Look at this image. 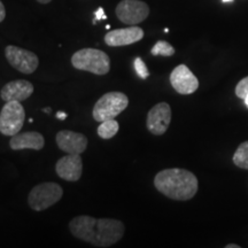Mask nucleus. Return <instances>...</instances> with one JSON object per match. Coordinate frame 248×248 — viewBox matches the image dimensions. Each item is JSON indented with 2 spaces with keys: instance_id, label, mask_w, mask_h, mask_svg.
Masks as SVG:
<instances>
[{
  "instance_id": "b1692460",
  "label": "nucleus",
  "mask_w": 248,
  "mask_h": 248,
  "mask_svg": "<svg viewBox=\"0 0 248 248\" xmlns=\"http://www.w3.org/2000/svg\"><path fill=\"white\" fill-rule=\"evenodd\" d=\"M37 1L39 2V4H43V5H46L48 4V2H51L52 0H37Z\"/></svg>"
},
{
  "instance_id": "423d86ee",
  "label": "nucleus",
  "mask_w": 248,
  "mask_h": 248,
  "mask_svg": "<svg viewBox=\"0 0 248 248\" xmlns=\"http://www.w3.org/2000/svg\"><path fill=\"white\" fill-rule=\"evenodd\" d=\"M26 110L20 101H7L0 111V133L4 136H14L21 131Z\"/></svg>"
},
{
  "instance_id": "a878e982",
  "label": "nucleus",
  "mask_w": 248,
  "mask_h": 248,
  "mask_svg": "<svg viewBox=\"0 0 248 248\" xmlns=\"http://www.w3.org/2000/svg\"><path fill=\"white\" fill-rule=\"evenodd\" d=\"M51 108H49V107H47V108H44V111H45V113L46 114H49V113H51Z\"/></svg>"
},
{
  "instance_id": "393cba45",
  "label": "nucleus",
  "mask_w": 248,
  "mask_h": 248,
  "mask_svg": "<svg viewBox=\"0 0 248 248\" xmlns=\"http://www.w3.org/2000/svg\"><path fill=\"white\" fill-rule=\"evenodd\" d=\"M225 247L226 248H239L240 246H239V245H231V244H229V245H226Z\"/></svg>"
},
{
  "instance_id": "a211bd4d",
  "label": "nucleus",
  "mask_w": 248,
  "mask_h": 248,
  "mask_svg": "<svg viewBox=\"0 0 248 248\" xmlns=\"http://www.w3.org/2000/svg\"><path fill=\"white\" fill-rule=\"evenodd\" d=\"M151 53L155 55H162V57H172L175 54V48L166 40H159L151 49Z\"/></svg>"
},
{
  "instance_id": "1a4fd4ad",
  "label": "nucleus",
  "mask_w": 248,
  "mask_h": 248,
  "mask_svg": "<svg viewBox=\"0 0 248 248\" xmlns=\"http://www.w3.org/2000/svg\"><path fill=\"white\" fill-rule=\"evenodd\" d=\"M171 122V107L167 102H159L151 108L146 119L147 130L154 136H162Z\"/></svg>"
},
{
  "instance_id": "4be33fe9",
  "label": "nucleus",
  "mask_w": 248,
  "mask_h": 248,
  "mask_svg": "<svg viewBox=\"0 0 248 248\" xmlns=\"http://www.w3.org/2000/svg\"><path fill=\"white\" fill-rule=\"evenodd\" d=\"M5 17H6V9H5L4 4L1 2V0H0V23L5 20Z\"/></svg>"
},
{
  "instance_id": "0eeeda50",
  "label": "nucleus",
  "mask_w": 248,
  "mask_h": 248,
  "mask_svg": "<svg viewBox=\"0 0 248 248\" xmlns=\"http://www.w3.org/2000/svg\"><path fill=\"white\" fill-rule=\"evenodd\" d=\"M116 16L121 22L128 26L144 22L150 15V7L140 0H122L115 9Z\"/></svg>"
},
{
  "instance_id": "f257e3e1",
  "label": "nucleus",
  "mask_w": 248,
  "mask_h": 248,
  "mask_svg": "<svg viewBox=\"0 0 248 248\" xmlns=\"http://www.w3.org/2000/svg\"><path fill=\"white\" fill-rule=\"evenodd\" d=\"M71 234L93 246L106 248L122 239L125 226L119 219L95 218L92 216H76L69 223Z\"/></svg>"
},
{
  "instance_id": "bb28decb",
  "label": "nucleus",
  "mask_w": 248,
  "mask_h": 248,
  "mask_svg": "<svg viewBox=\"0 0 248 248\" xmlns=\"http://www.w3.org/2000/svg\"><path fill=\"white\" fill-rule=\"evenodd\" d=\"M244 101H245V104H246V106H247V108H248V95H247L246 98L244 99Z\"/></svg>"
},
{
  "instance_id": "20e7f679",
  "label": "nucleus",
  "mask_w": 248,
  "mask_h": 248,
  "mask_svg": "<svg viewBox=\"0 0 248 248\" xmlns=\"http://www.w3.org/2000/svg\"><path fill=\"white\" fill-rule=\"evenodd\" d=\"M129 99L122 92H108L104 94L93 107L92 115L97 122H104L106 120L115 119L123 110L126 109Z\"/></svg>"
},
{
  "instance_id": "9d476101",
  "label": "nucleus",
  "mask_w": 248,
  "mask_h": 248,
  "mask_svg": "<svg viewBox=\"0 0 248 248\" xmlns=\"http://www.w3.org/2000/svg\"><path fill=\"white\" fill-rule=\"evenodd\" d=\"M170 84L179 94H192L199 88V79L185 64H179L170 74Z\"/></svg>"
},
{
  "instance_id": "4468645a",
  "label": "nucleus",
  "mask_w": 248,
  "mask_h": 248,
  "mask_svg": "<svg viewBox=\"0 0 248 248\" xmlns=\"http://www.w3.org/2000/svg\"><path fill=\"white\" fill-rule=\"evenodd\" d=\"M32 83L26 79H15L8 82L2 86L0 91V97L5 102L7 101H20L22 102L30 98L33 93Z\"/></svg>"
},
{
  "instance_id": "f03ea898",
  "label": "nucleus",
  "mask_w": 248,
  "mask_h": 248,
  "mask_svg": "<svg viewBox=\"0 0 248 248\" xmlns=\"http://www.w3.org/2000/svg\"><path fill=\"white\" fill-rule=\"evenodd\" d=\"M154 186L160 193L177 201H187L197 194L199 182L193 172L185 169L161 170L154 178Z\"/></svg>"
},
{
  "instance_id": "2eb2a0df",
  "label": "nucleus",
  "mask_w": 248,
  "mask_h": 248,
  "mask_svg": "<svg viewBox=\"0 0 248 248\" xmlns=\"http://www.w3.org/2000/svg\"><path fill=\"white\" fill-rule=\"evenodd\" d=\"M45 146V139L42 133L36 131H28L23 133H16L12 136L9 140V147L13 151L33 150L40 151Z\"/></svg>"
},
{
  "instance_id": "f8f14e48",
  "label": "nucleus",
  "mask_w": 248,
  "mask_h": 248,
  "mask_svg": "<svg viewBox=\"0 0 248 248\" xmlns=\"http://www.w3.org/2000/svg\"><path fill=\"white\" fill-rule=\"evenodd\" d=\"M144 38V30L137 26L111 30L105 36V43L110 47H120L140 42Z\"/></svg>"
},
{
  "instance_id": "dca6fc26",
  "label": "nucleus",
  "mask_w": 248,
  "mask_h": 248,
  "mask_svg": "<svg viewBox=\"0 0 248 248\" xmlns=\"http://www.w3.org/2000/svg\"><path fill=\"white\" fill-rule=\"evenodd\" d=\"M120 124L115 119L106 120L101 122L100 125L98 126L97 133L98 136L102 139H110L115 137L116 133L119 132Z\"/></svg>"
},
{
  "instance_id": "9b49d317",
  "label": "nucleus",
  "mask_w": 248,
  "mask_h": 248,
  "mask_svg": "<svg viewBox=\"0 0 248 248\" xmlns=\"http://www.w3.org/2000/svg\"><path fill=\"white\" fill-rule=\"evenodd\" d=\"M55 171L61 179L77 182L83 172V161L80 154H67L58 160Z\"/></svg>"
},
{
  "instance_id": "6e6552de",
  "label": "nucleus",
  "mask_w": 248,
  "mask_h": 248,
  "mask_svg": "<svg viewBox=\"0 0 248 248\" xmlns=\"http://www.w3.org/2000/svg\"><path fill=\"white\" fill-rule=\"evenodd\" d=\"M5 55L8 63L14 69L22 74H26V75L35 73L37 68H38V57L33 52L28 51V49L17 47V46L14 45H8L5 48Z\"/></svg>"
},
{
  "instance_id": "aec40b11",
  "label": "nucleus",
  "mask_w": 248,
  "mask_h": 248,
  "mask_svg": "<svg viewBox=\"0 0 248 248\" xmlns=\"http://www.w3.org/2000/svg\"><path fill=\"white\" fill-rule=\"evenodd\" d=\"M235 95L243 100L248 95V76L241 79L235 86Z\"/></svg>"
},
{
  "instance_id": "412c9836",
  "label": "nucleus",
  "mask_w": 248,
  "mask_h": 248,
  "mask_svg": "<svg viewBox=\"0 0 248 248\" xmlns=\"http://www.w3.org/2000/svg\"><path fill=\"white\" fill-rule=\"evenodd\" d=\"M107 16L105 15V12H104V8L102 7H99L97 9V12H95V17L94 20H93V23H97V21H100V20H106Z\"/></svg>"
},
{
  "instance_id": "cd10ccee",
  "label": "nucleus",
  "mask_w": 248,
  "mask_h": 248,
  "mask_svg": "<svg viewBox=\"0 0 248 248\" xmlns=\"http://www.w3.org/2000/svg\"><path fill=\"white\" fill-rule=\"evenodd\" d=\"M223 2H231V1H233V0H222Z\"/></svg>"
},
{
  "instance_id": "7ed1b4c3",
  "label": "nucleus",
  "mask_w": 248,
  "mask_h": 248,
  "mask_svg": "<svg viewBox=\"0 0 248 248\" xmlns=\"http://www.w3.org/2000/svg\"><path fill=\"white\" fill-rule=\"evenodd\" d=\"M71 64L78 70L89 71L94 75H107L110 69L109 57L97 48H82L71 57Z\"/></svg>"
},
{
  "instance_id": "f3484780",
  "label": "nucleus",
  "mask_w": 248,
  "mask_h": 248,
  "mask_svg": "<svg viewBox=\"0 0 248 248\" xmlns=\"http://www.w3.org/2000/svg\"><path fill=\"white\" fill-rule=\"evenodd\" d=\"M232 161L237 167L248 170V141H244L235 150Z\"/></svg>"
},
{
  "instance_id": "5701e85b",
  "label": "nucleus",
  "mask_w": 248,
  "mask_h": 248,
  "mask_svg": "<svg viewBox=\"0 0 248 248\" xmlns=\"http://www.w3.org/2000/svg\"><path fill=\"white\" fill-rule=\"evenodd\" d=\"M57 117H58L59 120H66L67 114L63 113V111H58V113H57Z\"/></svg>"
},
{
  "instance_id": "ddd939ff",
  "label": "nucleus",
  "mask_w": 248,
  "mask_h": 248,
  "mask_svg": "<svg viewBox=\"0 0 248 248\" xmlns=\"http://www.w3.org/2000/svg\"><path fill=\"white\" fill-rule=\"evenodd\" d=\"M58 147L67 154H82L88 147V138L83 133L62 130L55 136Z\"/></svg>"
},
{
  "instance_id": "39448f33",
  "label": "nucleus",
  "mask_w": 248,
  "mask_h": 248,
  "mask_svg": "<svg viewBox=\"0 0 248 248\" xmlns=\"http://www.w3.org/2000/svg\"><path fill=\"white\" fill-rule=\"evenodd\" d=\"M63 190L57 183L46 182L35 186L28 197L30 208L36 212H43L61 200Z\"/></svg>"
},
{
  "instance_id": "6ab92c4d",
  "label": "nucleus",
  "mask_w": 248,
  "mask_h": 248,
  "mask_svg": "<svg viewBox=\"0 0 248 248\" xmlns=\"http://www.w3.org/2000/svg\"><path fill=\"white\" fill-rule=\"evenodd\" d=\"M133 66H135V70L137 73V75L142 79H146L148 76H150V71H148L146 64L145 62L141 60L140 58L135 59V62H133Z\"/></svg>"
}]
</instances>
